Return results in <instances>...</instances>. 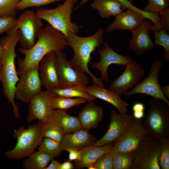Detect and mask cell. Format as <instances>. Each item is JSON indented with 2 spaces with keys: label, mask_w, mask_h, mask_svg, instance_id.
Instances as JSON below:
<instances>
[{
  "label": "cell",
  "mask_w": 169,
  "mask_h": 169,
  "mask_svg": "<svg viewBox=\"0 0 169 169\" xmlns=\"http://www.w3.org/2000/svg\"><path fill=\"white\" fill-rule=\"evenodd\" d=\"M37 42L28 49L19 48V51L24 55L18 59L17 74L20 75L31 68L39 64L41 59L49 52L62 51L68 43L65 35L49 24L43 28L36 36Z\"/></svg>",
  "instance_id": "6da1fadb"
},
{
  "label": "cell",
  "mask_w": 169,
  "mask_h": 169,
  "mask_svg": "<svg viewBox=\"0 0 169 169\" xmlns=\"http://www.w3.org/2000/svg\"><path fill=\"white\" fill-rule=\"evenodd\" d=\"M21 37L20 31L7 33L0 41V60L2 66L0 81L2 83L4 95L13 108V115L17 119L19 118L18 106L15 103V89L19 79L18 78L14 60L17 56L15 48Z\"/></svg>",
  "instance_id": "7a4b0ae2"
},
{
  "label": "cell",
  "mask_w": 169,
  "mask_h": 169,
  "mask_svg": "<svg viewBox=\"0 0 169 169\" xmlns=\"http://www.w3.org/2000/svg\"><path fill=\"white\" fill-rule=\"evenodd\" d=\"M103 32L99 28L93 35L82 37L69 32L66 38L68 45L74 51L73 57L69 61L72 67L77 70L87 73L92 78L93 84L104 87L102 78L96 77L88 67L89 64L90 63L91 54L103 43Z\"/></svg>",
  "instance_id": "3957f363"
},
{
  "label": "cell",
  "mask_w": 169,
  "mask_h": 169,
  "mask_svg": "<svg viewBox=\"0 0 169 169\" xmlns=\"http://www.w3.org/2000/svg\"><path fill=\"white\" fill-rule=\"evenodd\" d=\"M149 101V109L141 121L147 136L159 141L169 137V105L154 97Z\"/></svg>",
  "instance_id": "277c9868"
},
{
  "label": "cell",
  "mask_w": 169,
  "mask_h": 169,
  "mask_svg": "<svg viewBox=\"0 0 169 169\" xmlns=\"http://www.w3.org/2000/svg\"><path fill=\"white\" fill-rule=\"evenodd\" d=\"M14 131L13 136L17 139V143L14 147L6 152L5 155L6 157L15 160L27 157L34 152L44 137L39 121L27 129L21 126Z\"/></svg>",
  "instance_id": "5b68a950"
},
{
  "label": "cell",
  "mask_w": 169,
  "mask_h": 169,
  "mask_svg": "<svg viewBox=\"0 0 169 169\" xmlns=\"http://www.w3.org/2000/svg\"><path fill=\"white\" fill-rule=\"evenodd\" d=\"M74 3L72 0H65L63 3L54 8H39L36 14L66 37L68 32L76 34L80 29L77 23H73L71 20Z\"/></svg>",
  "instance_id": "8992f818"
},
{
  "label": "cell",
  "mask_w": 169,
  "mask_h": 169,
  "mask_svg": "<svg viewBox=\"0 0 169 169\" xmlns=\"http://www.w3.org/2000/svg\"><path fill=\"white\" fill-rule=\"evenodd\" d=\"M42 28V19L33 10H28L16 19L15 25L7 33L19 30L21 37L18 42L22 48L28 49L35 44V38Z\"/></svg>",
  "instance_id": "52a82bcc"
},
{
  "label": "cell",
  "mask_w": 169,
  "mask_h": 169,
  "mask_svg": "<svg viewBox=\"0 0 169 169\" xmlns=\"http://www.w3.org/2000/svg\"><path fill=\"white\" fill-rule=\"evenodd\" d=\"M161 145L158 141L146 136L134 151L132 169H160L158 158Z\"/></svg>",
  "instance_id": "ba28073f"
},
{
  "label": "cell",
  "mask_w": 169,
  "mask_h": 169,
  "mask_svg": "<svg viewBox=\"0 0 169 169\" xmlns=\"http://www.w3.org/2000/svg\"><path fill=\"white\" fill-rule=\"evenodd\" d=\"M147 134L141 119L134 118L128 129L115 142L111 152L134 151Z\"/></svg>",
  "instance_id": "9c48e42d"
},
{
  "label": "cell",
  "mask_w": 169,
  "mask_h": 169,
  "mask_svg": "<svg viewBox=\"0 0 169 169\" xmlns=\"http://www.w3.org/2000/svg\"><path fill=\"white\" fill-rule=\"evenodd\" d=\"M37 65L22 74L16 84L15 97L24 103L30 102L32 99L40 93L43 85Z\"/></svg>",
  "instance_id": "30bf717a"
},
{
  "label": "cell",
  "mask_w": 169,
  "mask_h": 169,
  "mask_svg": "<svg viewBox=\"0 0 169 169\" xmlns=\"http://www.w3.org/2000/svg\"><path fill=\"white\" fill-rule=\"evenodd\" d=\"M163 65L161 60L154 59L152 63L149 75L142 82L130 91H126L124 94L126 98L137 94H144L152 97L160 99L169 105V101L163 95L161 90L158 78L159 73Z\"/></svg>",
  "instance_id": "8fae6325"
},
{
  "label": "cell",
  "mask_w": 169,
  "mask_h": 169,
  "mask_svg": "<svg viewBox=\"0 0 169 169\" xmlns=\"http://www.w3.org/2000/svg\"><path fill=\"white\" fill-rule=\"evenodd\" d=\"M56 54L57 72L62 88L89 84L90 80L86 73L74 69L63 51L57 52Z\"/></svg>",
  "instance_id": "7c38bea8"
},
{
  "label": "cell",
  "mask_w": 169,
  "mask_h": 169,
  "mask_svg": "<svg viewBox=\"0 0 169 169\" xmlns=\"http://www.w3.org/2000/svg\"><path fill=\"white\" fill-rule=\"evenodd\" d=\"M126 66L123 73L109 87L110 90L120 95H124L129 89L136 86L146 74L142 67L132 59Z\"/></svg>",
  "instance_id": "4fadbf2b"
},
{
  "label": "cell",
  "mask_w": 169,
  "mask_h": 169,
  "mask_svg": "<svg viewBox=\"0 0 169 169\" xmlns=\"http://www.w3.org/2000/svg\"><path fill=\"white\" fill-rule=\"evenodd\" d=\"M134 118L132 114H118L115 110L112 109L109 129L94 146H101L115 142L128 129Z\"/></svg>",
  "instance_id": "5bb4252c"
},
{
  "label": "cell",
  "mask_w": 169,
  "mask_h": 169,
  "mask_svg": "<svg viewBox=\"0 0 169 169\" xmlns=\"http://www.w3.org/2000/svg\"><path fill=\"white\" fill-rule=\"evenodd\" d=\"M27 120L30 122L37 119L44 122L54 118L55 110L52 106L49 92L41 91L29 102Z\"/></svg>",
  "instance_id": "9a60e30c"
},
{
  "label": "cell",
  "mask_w": 169,
  "mask_h": 169,
  "mask_svg": "<svg viewBox=\"0 0 169 169\" xmlns=\"http://www.w3.org/2000/svg\"><path fill=\"white\" fill-rule=\"evenodd\" d=\"M103 45L104 48L101 47V49H98L100 56V61L97 63L91 64L92 67L99 70L101 73L103 81L107 83L109 79L107 73L109 66L112 64L126 65L131 58L115 52L107 42H104Z\"/></svg>",
  "instance_id": "2e32d148"
},
{
  "label": "cell",
  "mask_w": 169,
  "mask_h": 169,
  "mask_svg": "<svg viewBox=\"0 0 169 169\" xmlns=\"http://www.w3.org/2000/svg\"><path fill=\"white\" fill-rule=\"evenodd\" d=\"M56 52L51 51L40 61L38 68L42 85L46 89L50 87L62 88L56 69Z\"/></svg>",
  "instance_id": "e0dca14e"
},
{
  "label": "cell",
  "mask_w": 169,
  "mask_h": 169,
  "mask_svg": "<svg viewBox=\"0 0 169 169\" xmlns=\"http://www.w3.org/2000/svg\"><path fill=\"white\" fill-rule=\"evenodd\" d=\"M153 25L146 20L131 31L132 37L129 44V49L136 56L142 55L152 49L155 46L150 38L149 30H151Z\"/></svg>",
  "instance_id": "ac0fdd59"
},
{
  "label": "cell",
  "mask_w": 169,
  "mask_h": 169,
  "mask_svg": "<svg viewBox=\"0 0 169 169\" xmlns=\"http://www.w3.org/2000/svg\"><path fill=\"white\" fill-rule=\"evenodd\" d=\"M115 17V20L106 28V33L117 29L129 30L132 31L142 24L147 18L142 13L129 8L125 12H122Z\"/></svg>",
  "instance_id": "d6986e66"
},
{
  "label": "cell",
  "mask_w": 169,
  "mask_h": 169,
  "mask_svg": "<svg viewBox=\"0 0 169 169\" xmlns=\"http://www.w3.org/2000/svg\"><path fill=\"white\" fill-rule=\"evenodd\" d=\"M89 130L82 128L72 133H65L60 142L62 151L69 148L81 150L87 147L94 145L98 140L90 133Z\"/></svg>",
  "instance_id": "ffe728a7"
},
{
  "label": "cell",
  "mask_w": 169,
  "mask_h": 169,
  "mask_svg": "<svg viewBox=\"0 0 169 169\" xmlns=\"http://www.w3.org/2000/svg\"><path fill=\"white\" fill-rule=\"evenodd\" d=\"M114 144L110 143L103 146L94 145L87 147L80 150V157L75 161L74 165L78 168L92 166L98 159L104 154L110 152Z\"/></svg>",
  "instance_id": "44dd1931"
},
{
  "label": "cell",
  "mask_w": 169,
  "mask_h": 169,
  "mask_svg": "<svg viewBox=\"0 0 169 169\" xmlns=\"http://www.w3.org/2000/svg\"><path fill=\"white\" fill-rule=\"evenodd\" d=\"M86 90L90 95L96 98L106 101L114 105L120 114L126 113L128 110L127 107L129 105L122 99L120 95L106 89L104 87L94 84L86 87Z\"/></svg>",
  "instance_id": "7402d4cb"
},
{
  "label": "cell",
  "mask_w": 169,
  "mask_h": 169,
  "mask_svg": "<svg viewBox=\"0 0 169 169\" xmlns=\"http://www.w3.org/2000/svg\"><path fill=\"white\" fill-rule=\"evenodd\" d=\"M89 103L79 112L78 118L82 128L89 130L97 127L103 118L104 111L93 102Z\"/></svg>",
  "instance_id": "603a6c76"
},
{
  "label": "cell",
  "mask_w": 169,
  "mask_h": 169,
  "mask_svg": "<svg viewBox=\"0 0 169 169\" xmlns=\"http://www.w3.org/2000/svg\"><path fill=\"white\" fill-rule=\"evenodd\" d=\"M90 6L98 11L102 18L106 19L119 14L127 8L117 0H94Z\"/></svg>",
  "instance_id": "cb8c5ba5"
},
{
  "label": "cell",
  "mask_w": 169,
  "mask_h": 169,
  "mask_svg": "<svg viewBox=\"0 0 169 169\" xmlns=\"http://www.w3.org/2000/svg\"><path fill=\"white\" fill-rule=\"evenodd\" d=\"M46 90L57 96L69 98H83L89 102H93L96 99L88 93L85 85H79L64 89L50 87Z\"/></svg>",
  "instance_id": "d4e9b609"
},
{
  "label": "cell",
  "mask_w": 169,
  "mask_h": 169,
  "mask_svg": "<svg viewBox=\"0 0 169 169\" xmlns=\"http://www.w3.org/2000/svg\"><path fill=\"white\" fill-rule=\"evenodd\" d=\"M53 115L65 133H72L83 128L78 118L68 115L65 111L55 110Z\"/></svg>",
  "instance_id": "484cf974"
},
{
  "label": "cell",
  "mask_w": 169,
  "mask_h": 169,
  "mask_svg": "<svg viewBox=\"0 0 169 169\" xmlns=\"http://www.w3.org/2000/svg\"><path fill=\"white\" fill-rule=\"evenodd\" d=\"M27 157L23 163L25 169H45L54 158L51 155L39 151H34Z\"/></svg>",
  "instance_id": "4316f807"
},
{
  "label": "cell",
  "mask_w": 169,
  "mask_h": 169,
  "mask_svg": "<svg viewBox=\"0 0 169 169\" xmlns=\"http://www.w3.org/2000/svg\"><path fill=\"white\" fill-rule=\"evenodd\" d=\"M39 121L44 137H49L61 142L65 133L54 117L44 122Z\"/></svg>",
  "instance_id": "83f0119b"
},
{
  "label": "cell",
  "mask_w": 169,
  "mask_h": 169,
  "mask_svg": "<svg viewBox=\"0 0 169 169\" xmlns=\"http://www.w3.org/2000/svg\"><path fill=\"white\" fill-rule=\"evenodd\" d=\"M48 91L49 92L52 107L55 110L65 111L74 106L87 101L85 99L83 98L78 97L73 99L57 96Z\"/></svg>",
  "instance_id": "f1b7e54d"
},
{
  "label": "cell",
  "mask_w": 169,
  "mask_h": 169,
  "mask_svg": "<svg viewBox=\"0 0 169 169\" xmlns=\"http://www.w3.org/2000/svg\"><path fill=\"white\" fill-rule=\"evenodd\" d=\"M111 153L112 157L113 169H131L134 159V151Z\"/></svg>",
  "instance_id": "f546056e"
},
{
  "label": "cell",
  "mask_w": 169,
  "mask_h": 169,
  "mask_svg": "<svg viewBox=\"0 0 169 169\" xmlns=\"http://www.w3.org/2000/svg\"><path fill=\"white\" fill-rule=\"evenodd\" d=\"M155 36V40L153 41L155 45H161L164 49L163 55V59L169 61V35L164 30L160 28L153 25L151 30Z\"/></svg>",
  "instance_id": "4dcf8cb0"
},
{
  "label": "cell",
  "mask_w": 169,
  "mask_h": 169,
  "mask_svg": "<svg viewBox=\"0 0 169 169\" xmlns=\"http://www.w3.org/2000/svg\"><path fill=\"white\" fill-rule=\"evenodd\" d=\"M39 146L38 151L48 153L54 158L58 157L62 151L60 142L47 137H44Z\"/></svg>",
  "instance_id": "1f68e13d"
},
{
  "label": "cell",
  "mask_w": 169,
  "mask_h": 169,
  "mask_svg": "<svg viewBox=\"0 0 169 169\" xmlns=\"http://www.w3.org/2000/svg\"><path fill=\"white\" fill-rule=\"evenodd\" d=\"M21 0H0V17H15L17 6Z\"/></svg>",
  "instance_id": "d6a6232c"
},
{
  "label": "cell",
  "mask_w": 169,
  "mask_h": 169,
  "mask_svg": "<svg viewBox=\"0 0 169 169\" xmlns=\"http://www.w3.org/2000/svg\"><path fill=\"white\" fill-rule=\"evenodd\" d=\"M159 141L161 151L158 158V164L162 169H169V137L163 138Z\"/></svg>",
  "instance_id": "836d02e7"
},
{
  "label": "cell",
  "mask_w": 169,
  "mask_h": 169,
  "mask_svg": "<svg viewBox=\"0 0 169 169\" xmlns=\"http://www.w3.org/2000/svg\"><path fill=\"white\" fill-rule=\"evenodd\" d=\"M148 4L143 10L146 13L158 14L160 11L169 8V0H148Z\"/></svg>",
  "instance_id": "e575fe53"
},
{
  "label": "cell",
  "mask_w": 169,
  "mask_h": 169,
  "mask_svg": "<svg viewBox=\"0 0 169 169\" xmlns=\"http://www.w3.org/2000/svg\"><path fill=\"white\" fill-rule=\"evenodd\" d=\"M95 169H113L112 157L110 152L102 155L94 164Z\"/></svg>",
  "instance_id": "d590c367"
},
{
  "label": "cell",
  "mask_w": 169,
  "mask_h": 169,
  "mask_svg": "<svg viewBox=\"0 0 169 169\" xmlns=\"http://www.w3.org/2000/svg\"><path fill=\"white\" fill-rule=\"evenodd\" d=\"M62 0H21L17 6V10H21L32 7H40Z\"/></svg>",
  "instance_id": "8d00e7d4"
},
{
  "label": "cell",
  "mask_w": 169,
  "mask_h": 169,
  "mask_svg": "<svg viewBox=\"0 0 169 169\" xmlns=\"http://www.w3.org/2000/svg\"><path fill=\"white\" fill-rule=\"evenodd\" d=\"M16 21L15 17H0V34L9 31L15 25Z\"/></svg>",
  "instance_id": "74e56055"
},
{
  "label": "cell",
  "mask_w": 169,
  "mask_h": 169,
  "mask_svg": "<svg viewBox=\"0 0 169 169\" xmlns=\"http://www.w3.org/2000/svg\"><path fill=\"white\" fill-rule=\"evenodd\" d=\"M159 13L161 17L160 20L161 28L168 33L169 31V8H168L162 10Z\"/></svg>",
  "instance_id": "f35d334b"
},
{
  "label": "cell",
  "mask_w": 169,
  "mask_h": 169,
  "mask_svg": "<svg viewBox=\"0 0 169 169\" xmlns=\"http://www.w3.org/2000/svg\"><path fill=\"white\" fill-rule=\"evenodd\" d=\"M65 151L69 152V161L79 159L81 155L80 150L75 148H69L66 149Z\"/></svg>",
  "instance_id": "ab89813d"
},
{
  "label": "cell",
  "mask_w": 169,
  "mask_h": 169,
  "mask_svg": "<svg viewBox=\"0 0 169 169\" xmlns=\"http://www.w3.org/2000/svg\"><path fill=\"white\" fill-rule=\"evenodd\" d=\"M60 163L53 159L49 165L45 169H60Z\"/></svg>",
  "instance_id": "60d3db41"
},
{
  "label": "cell",
  "mask_w": 169,
  "mask_h": 169,
  "mask_svg": "<svg viewBox=\"0 0 169 169\" xmlns=\"http://www.w3.org/2000/svg\"><path fill=\"white\" fill-rule=\"evenodd\" d=\"M145 106L144 105L140 102L135 103L132 107V110L134 111H144Z\"/></svg>",
  "instance_id": "b9f144b4"
},
{
  "label": "cell",
  "mask_w": 169,
  "mask_h": 169,
  "mask_svg": "<svg viewBox=\"0 0 169 169\" xmlns=\"http://www.w3.org/2000/svg\"><path fill=\"white\" fill-rule=\"evenodd\" d=\"M74 167V165L69 161H65L61 164L60 169H72Z\"/></svg>",
  "instance_id": "7bdbcfd3"
},
{
  "label": "cell",
  "mask_w": 169,
  "mask_h": 169,
  "mask_svg": "<svg viewBox=\"0 0 169 169\" xmlns=\"http://www.w3.org/2000/svg\"><path fill=\"white\" fill-rule=\"evenodd\" d=\"M162 93L164 96L168 99H169V85L162 86L161 85Z\"/></svg>",
  "instance_id": "ee69618b"
},
{
  "label": "cell",
  "mask_w": 169,
  "mask_h": 169,
  "mask_svg": "<svg viewBox=\"0 0 169 169\" xmlns=\"http://www.w3.org/2000/svg\"><path fill=\"white\" fill-rule=\"evenodd\" d=\"M73 2L74 3L76 2L78 0H72ZM89 0H81V3L78 6V8H79L81 6L83 5L86 2H87ZM120 3L124 5H126L128 2V0H117Z\"/></svg>",
  "instance_id": "f6af8a7d"
},
{
  "label": "cell",
  "mask_w": 169,
  "mask_h": 169,
  "mask_svg": "<svg viewBox=\"0 0 169 169\" xmlns=\"http://www.w3.org/2000/svg\"><path fill=\"white\" fill-rule=\"evenodd\" d=\"M144 111H134L133 114L134 118L137 119H141L144 115Z\"/></svg>",
  "instance_id": "bcb514c9"
},
{
  "label": "cell",
  "mask_w": 169,
  "mask_h": 169,
  "mask_svg": "<svg viewBox=\"0 0 169 169\" xmlns=\"http://www.w3.org/2000/svg\"><path fill=\"white\" fill-rule=\"evenodd\" d=\"M1 66H2V63H1V61L0 60V76Z\"/></svg>",
  "instance_id": "7dc6e473"
},
{
  "label": "cell",
  "mask_w": 169,
  "mask_h": 169,
  "mask_svg": "<svg viewBox=\"0 0 169 169\" xmlns=\"http://www.w3.org/2000/svg\"></svg>",
  "instance_id": "c3c4849f"
}]
</instances>
